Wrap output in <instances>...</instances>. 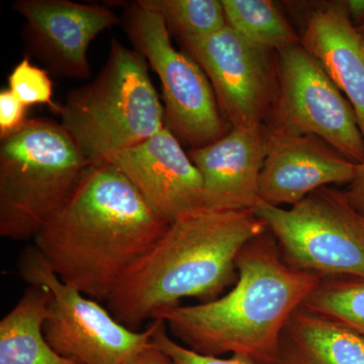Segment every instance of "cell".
Masks as SVG:
<instances>
[{"instance_id": "4316f807", "label": "cell", "mask_w": 364, "mask_h": 364, "mask_svg": "<svg viewBox=\"0 0 364 364\" xmlns=\"http://www.w3.org/2000/svg\"><path fill=\"white\" fill-rule=\"evenodd\" d=\"M358 28L359 33H360V35L363 36V38L364 39V26H358V28Z\"/></svg>"}, {"instance_id": "9c48e42d", "label": "cell", "mask_w": 364, "mask_h": 364, "mask_svg": "<svg viewBox=\"0 0 364 364\" xmlns=\"http://www.w3.org/2000/svg\"><path fill=\"white\" fill-rule=\"evenodd\" d=\"M277 95L265 122L270 131L317 136L351 162L364 163L353 107L301 44L277 53Z\"/></svg>"}, {"instance_id": "484cf974", "label": "cell", "mask_w": 364, "mask_h": 364, "mask_svg": "<svg viewBox=\"0 0 364 364\" xmlns=\"http://www.w3.org/2000/svg\"><path fill=\"white\" fill-rule=\"evenodd\" d=\"M345 6L353 26H364V0H346Z\"/></svg>"}, {"instance_id": "8fae6325", "label": "cell", "mask_w": 364, "mask_h": 364, "mask_svg": "<svg viewBox=\"0 0 364 364\" xmlns=\"http://www.w3.org/2000/svg\"><path fill=\"white\" fill-rule=\"evenodd\" d=\"M102 161L117 167L168 224L203 208L202 176L166 127Z\"/></svg>"}, {"instance_id": "44dd1931", "label": "cell", "mask_w": 364, "mask_h": 364, "mask_svg": "<svg viewBox=\"0 0 364 364\" xmlns=\"http://www.w3.org/2000/svg\"><path fill=\"white\" fill-rule=\"evenodd\" d=\"M9 90L28 107L33 105H48L55 112L59 105L53 102V83L48 72L33 65L28 58H23L14 67L9 77Z\"/></svg>"}, {"instance_id": "277c9868", "label": "cell", "mask_w": 364, "mask_h": 364, "mask_svg": "<svg viewBox=\"0 0 364 364\" xmlns=\"http://www.w3.org/2000/svg\"><path fill=\"white\" fill-rule=\"evenodd\" d=\"M57 112L90 163L134 147L165 127L147 60L114 38L100 73L69 91Z\"/></svg>"}, {"instance_id": "30bf717a", "label": "cell", "mask_w": 364, "mask_h": 364, "mask_svg": "<svg viewBox=\"0 0 364 364\" xmlns=\"http://www.w3.org/2000/svg\"><path fill=\"white\" fill-rule=\"evenodd\" d=\"M179 43L202 67L232 128L265 124L277 95V53L252 44L228 23L208 37Z\"/></svg>"}, {"instance_id": "ffe728a7", "label": "cell", "mask_w": 364, "mask_h": 364, "mask_svg": "<svg viewBox=\"0 0 364 364\" xmlns=\"http://www.w3.org/2000/svg\"><path fill=\"white\" fill-rule=\"evenodd\" d=\"M304 306L364 337V279H323Z\"/></svg>"}, {"instance_id": "ba28073f", "label": "cell", "mask_w": 364, "mask_h": 364, "mask_svg": "<svg viewBox=\"0 0 364 364\" xmlns=\"http://www.w3.org/2000/svg\"><path fill=\"white\" fill-rule=\"evenodd\" d=\"M123 26L134 49L159 77L165 127L182 146L198 149L226 136L233 128L210 80L195 59L174 48L162 18L135 1L127 7Z\"/></svg>"}, {"instance_id": "7a4b0ae2", "label": "cell", "mask_w": 364, "mask_h": 364, "mask_svg": "<svg viewBox=\"0 0 364 364\" xmlns=\"http://www.w3.org/2000/svg\"><path fill=\"white\" fill-rule=\"evenodd\" d=\"M238 279L229 293L198 305L170 306L154 316L184 346L203 355L247 356L272 364L280 335L323 277L289 267L267 230L236 261Z\"/></svg>"}, {"instance_id": "9a60e30c", "label": "cell", "mask_w": 364, "mask_h": 364, "mask_svg": "<svg viewBox=\"0 0 364 364\" xmlns=\"http://www.w3.org/2000/svg\"><path fill=\"white\" fill-rule=\"evenodd\" d=\"M301 41L350 102L364 142V39L345 1H321L310 9Z\"/></svg>"}, {"instance_id": "ac0fdd59", "label": "cell", "mask_w": 364, "mask_h": 364, "mask_svg": "<svg viewBox=\"0 0 364 364\" xmlns=\"http://www.w3.org/2000/svg\"><path fill=\"white\" fill-rule=\"evenodd\" d=\"M227 23L249 42L279 53L301 45V36L270 0H222Z\"/></svg>"}, {"instance_id": "3957f363", "label": "cell", "mask_w": 364, "mask_h": 364, "mask_svg": "<svg viewBox=\"0 0 364 364\" xmlns=\"http://www.w3.org/2000/svg\"><path fill=\"white\" fill-rule=\"evenodd\" d=\"M268 230L253 210H196L171 223L124 274L107 301L119 323L140 330L184 299L219 298L238 279L242 249Z\"/></svg>"}, {"instance_id": "8992f818", "label": "cell", "mask_w": 364, "mask_h": 364, "mask_svg": "<svg viewBox=\"0 0 364 364\" xmlns=\"http://www.w3.org/2000/svg\"><path fill=\"white\" fill-rule=\"evenodd\" d=\"M253 210L289 267L323 279H364V215L344 191L325 186L293 207L259 203Z\"/></svg>"}, {"instance_id": "603a6c76", "label": "cell", "mask_w": 364, "mask_h": 364, "mask_svg": "<svg viewBox=\"0 0 364 364\" xmlns=\"http://www.w3.org/2000/svg\"><path fill=\"white\" fill-rule=\"evenodd\" d=\"M26 107L9 88L0 91V140L11 136L28 121Z\"/></svg>"}, {"instance_id": "7402d4cb", "label": "cell", "mask_w": 364, "mask_h": 364, "mask_svg": "<svg viewBox=\"0 0 364 364\" xmlns=\"http://www.w3.org/2000/svg\"><path fill=\"white\" fill-rule=\"evenodd\" d=\"M154 320L157 321V325L152 336V344L169 358L171 364H258L241 354H233L230 358H221L198 353L174 341L167 333L166 325L162 320Z\"/></svg>"}, {"instance_id": "7c38bea8", "label": "cell", "mask_w": 364, "mask_h": 364, "mask_svg": "<svg viewBox=\"0 0 364 364\" xmlns=\"http://www.w3.org/2000/svg\"><path fill=\"white\" fill-rule=\"evenodd\" d=\"M26 21L28 46L55 73L72 79L90 76L88 48L100 33L119 25L117 14L100 4L71 0H16Z\"/></svg>"}, {"instance_id": "6da1fadb", "label": "cell", "mask_w": 364, "mask_h": 364, "mask_svg": "<svg viewBox=\"0 0 364 364\" xmlns=\"http://www.w3.org/2000/svg\"><path fill=\"white\" fill-rule=\"evenodd\" d=\"M169 225L117 167L95 162L33 245L60 279L107 303Z\"/></svg>"}, {"instance_id": "52a82bcc", "label": "cell", "mask_w": 364, "mask_h": 364, "mask_svg": "<svg viewBox=\"0 0 364 364\" xmlns=\"http://www.w3.org/2000/svg\"><path fill=\"white\" fill-rule=\"evenodd\" d=\"M18 272L28 286L51 294L46 339L57 353L78 364H128L152 345L157 321L132 330L100 305L59 279L35 245L23 249Z\"/></svg>"}, {"instance_id": "2e32d148", "label": "cell", "mask_w": 364, "mask_h": 364, "mask_svg": "<svg viewBox=\"0 0 364 364\" xmlns=\"http://www.w3.org/2000/svg\"><path fill=\"white\" fill-rule=\"evenodd\" d=\"M272 364H364V337L303 305L280 335Z\"/></svg>"}, {"instance_id": "5bb4252c", "label": "cell", "mask_w": 364, "mask_h": 364, "mask_svg": "<svg viewBox=\"0 0 364 364\" xmlns=\"http://www.w3.org/2000/svg\"><path fill=\"white\" fill-rule=\"evenodd\" d=\"M268 146V129H232L217 142L188 150L203 182V208L254 210L260 203V174Z\"/></svg>"}, {"instance_id": "e0dca14e", "label": "cell", "mask_w": 364, "mask_h": 364, "mask_svg": "<svg viewBox=\"0 0 364 364\" xmlns=\"http://www.w3.org/2000/svg\"><path fill=\"white\" fill-rule=\"evenodd\" d=\"M51 294L28 286L16 305L0 321V364H78L63 358L45 337Z\"/></svg>"}, {"instance_id": "cb8c5ba5", "label": "cell", "mask_w": 364, "mask_h": 364, "mask_svg": "<svg viewBox=\"0 0 364 364\" xmlns=\"http://www.w3.org/2000/svg\"><path fill=\"white\" fill-rule=\"evenodd\" d=\"M344 193L352 207L364 215V163L356 164L353 179Z\"/></svg>"}, {"instance_id": "d4e9b609", "label": "cell", "mask_w": 364, "mask_h": 364, "mask_svg": "<svg viewBox=\"0 0 364 364\" xmlns=\"http://www.w3.org/2000/svg\"><path fill=\"white\" fill-rule=\"evenodd\" d=\"M128 364H171V363L162 351L152 344L145 350L140 352Z\"/></svg>"}, {"instance_id": "4fadbf2b", "label": "cell", "mask_w": 364, "mask_h": 364, "mask_svg": "<svg viewBox=\"0 0 364 364\" xmlns=\"http://www.w3.org/2000/svg\"><path fill=\"white\" fill-rule=\"evenodd\" d=\"M355 167V163L317 136L284 135L268 129L260 203L293 207L318 188L350 183Z\"/></svg>"}, {"instance_id": "d6986e66", "label": "cell", "mask_w": 364, "mask_h": 364, "mask_svg": "<svg viewBox=\"0 0 364 364\" xmlns=\"http://www.w3.org/2000/svg\"><path fill=\"white\" fill-rule=\"evenodd\" d=\"M143 9L158 14L170 36L178 42L198 40L227 26L222 0H138Z\"/></svg>"}, {"instance_id": "5b68a950", "label": "cell", "mask_w": 364, "mask_h": 364, "mask_svg": "<svg viewBox=\"0 0 364 364\" xmlns=\"http://www.w3.org/2000/svg\"><path fill=\"white\" fill-rule=\"evenodd\" d=\"M90 162L61 124L28 119L0 144V236L33 240Z\"/></svg>"}]
</instances>
